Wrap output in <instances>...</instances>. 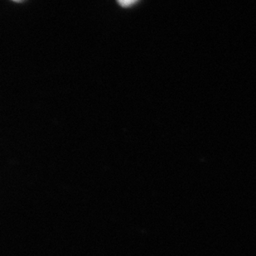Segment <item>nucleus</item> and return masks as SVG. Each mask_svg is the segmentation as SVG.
Wrapping results in <instances>:
<instances>
[{"label": "nucleus", "mask_w": 256, "mask_h": 256, "mask_svg": "<svg viewBox=\"0 0 256 256\" xmlns=\"http://www.w3.org/2000/svg\"><path fill=\"white\" fill-rule=\"evenodd\" d=\"M138 0H118V4L123 7H130L131 5L134 4Z\"/></svg>", "instance_id": "nucleus-1"}, {"label": "nucleus", "mask_w": 256, "mask_h": 256, "mask_svg": "<svg viewBox=\"0 0 256 256\" xmlns=\"http://www.w3.org/2000/svg\"><path fill=\"white\" fill-rule=\"evenodd\" d=\"M15 2H20V1H22V0H14Z\"/></svg>", "instance_id": "nucleus-2"}]
</instances>
